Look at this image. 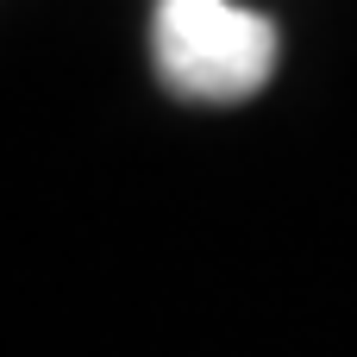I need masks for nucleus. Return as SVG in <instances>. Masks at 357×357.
Masks as SVG:
<instances>
[{"instance_id":"nucleus-1","label":"nucleus","mask_w":357,"mask_h":357,"mask_svg":"<svg viewBox=\"0 0 357 357\" xmlns=\"http://www.w3.org/2000/svg\"><path fill=\"white\" fill-rule=\"evenodd\" d=\"M151 56L176 100L238 107L276 82L282 31H276V19H264L238 0H157Z\"/></svg>"}]
</instances>
